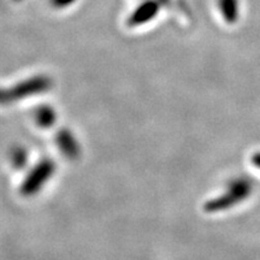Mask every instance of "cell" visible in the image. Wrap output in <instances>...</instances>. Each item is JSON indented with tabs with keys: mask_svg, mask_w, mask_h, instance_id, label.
I'll list each match as a JSON object with an SVG mask.
<instances>
[{
	"mask_svg": "<svg viewBox=\"0 0 260 260\" xmlns=\"http://www.w3.org/2000/svg\"><path fill=\"white\" fill-rule=\"evenodd\" d=\"M157 5L154 3H146L139 9V11L136 12V15H134V21L136 19V22H142L146 21V19L153 16L155 12H157Z\"/></svg>",
	"mask_w": 260,
	"mask_h": 260,
	"instance_id": "7a4b0ae2",
	"label": "cell"
},
{
	"mask_svg": "<svg viewBox=\"0 0 260 260\" xmlns=\"http://www.w3.org/2000/svg\"><path fill=\"white\" fill-rule=\"evenodd\" d=\"M75 0H52L54 5L58 6V8H63V6H68L70 4H73Z\"/></svg>",
	"mask_w": 260,
	"mask_h": 260,
	"instance_id": "3957f363",
	"label": "cell"
},
{
	"mask_svg": "<svg viewBox=\"0 0 260 260\" xmlns=\"http://www.w3.org/2000/svg\"><path fill=\"white\" fill-rule=\"evenodd\" d=\"M253 164H254L258 169H260V153H256L254 157H253Z\"/></svg>",
	"mask_w": 260,
	"mask_h": 260,
	"instance_id": "277c9868",
	"label": "cell"
},
{
	"mask_svg": "<svg viewBox=\"0 0 260 260\" xmlns=\"http://www.w3.org/2000/svg\"><path fill=\"white\" fill-rule=\"evenodd\" d=\"M223 17L228 23H234L239 17V0H218Z\"/></svg>",
	"mask_w": 260,
	"mask_h": 260,
	"instance_id": "6da1fadb",
	"label": "cell"
}]
</instances>
